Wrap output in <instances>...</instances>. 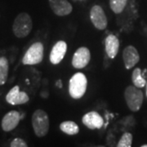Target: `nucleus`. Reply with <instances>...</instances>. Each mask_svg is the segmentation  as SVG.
Here are the masks:
<instances>
[{"label": "nucleus", "mask_w": 147, "mask_h": 147, "mask_svg": "<svg viewBox=\"0 0 147 147\" xmlns=\"http://www.w3.org/2000/svg\"><path fill=\"white\" fill-rule=\"evenodd\" d=\"M33 21L31 16L27 12L19 13L12 24V31L16 38H23L27 37L31 32Z\"/></svg>", "instance_id": "nucleus-1"}, {"label": "nucleus", "mask_w": 147, "mask_h": 147, "mask_svg": "<svg viewBox=\"0 0 147 147\" xmlns=\"http://www.w3.org/2000/svg\"><path fill=\"white\" fill-rule=\"evenodd\" d=\"M88 79L85 74L81 72L74 74L69 79V93L74 99H80L86 92Z\"/></svg>", "instance_id": "nucleus-2"}, {"label": "nucleus", "mask_w": 147, "mask_h": 147, "mask_svg": "<svg viewBox=\"0 0 147 147\" xmlns=\"http://www.w3.org/2000/svg\"><path fill=\"white\" fill-rule=\"evenodd\" d=\"M32 126L38 137H45L49 131V118L44 110H36L32 115Z\"/></svg>", "instance_id": "nucleus-3"}, {"label": "nucleus", "mask_w": 147, "mask_h": 147, "mask_svg": "<svg viewBox=\"0 0 147 147\" xmlns=\"http://www.w3.org/2000/svg\"><path fill=\"white\" fill-rule=\"evenodd\" d=\"M124 98L128 108L136 112L141 109L143 103V92L136 86H128L124 92Z\"/></svg>", "instance_id": "nucleus-4"}, {"label": "nucleus", "mask_w": 147, "mask_h": 147, "mask_svg": "<svg viewBox=\"0 0 147 147\" xmlns=\"http://www.w3.org/2000/svg\"><path fill=\"white\" fill-rule=\"evenodd\" d=\"M44 47L42 42H37L33 43L28 48L22 59V63L26 65H33L39 64L43 59Z\"/></svg>", "instance_id": "nucleus-5"}, {"label": "nucleus", "mask_w": 147, "mask_h": 147, "mask_svg": "<svg viewBox=\"0 0 147 147\" xmlns=\"http://www.w3.org/2000/svg\"><path fill=\"white\" fill-rule=\"evenodd\" d=\"M90 19L92 23L93 24L97 30H105L108 21H107V17L105 16V13L103 8L99 5H94L90 11Z\"/></svg>", "instance_id": "nucleus-6"}, {"label": "nucleus", "mask_w": 147, "mask_h": 147, "mask_svg": "<svg viewBox=\"0 0 147 147\" xmlns=\"http://www.w3.org/2000/svg\"><path fill=\"white\" fill-rule=\"evenodd\" d=\"M6 100L12 105H23L30 100V97L25 92H21L19 86H14L6 96Z\"/></svg>", "instance_id": "nucleus-7"}, {"label": "nucleus", "mask_w": 147, "mask_h": 147, "mask_svg": "<svg viewBox=\"0 0 147 147\" xmlns=\"http://www.w3.org/2000/svg\"><path fill=\"white\" fill-rule=\"evenodd\" d=\"M91 60V53L88 47H81L74 53L72 59V65L76 69H83Z\"/></svg>", "instance_id": "nucleus-8"}, {"label": "nucleus", "mask_w": 147, "mask_h": 147, "mask_svg": "<svg viewBox=\"0 0 147 147\" xmlns=\"http://www.w3.org/2000/svg\"><path fill=\"white\" fill-rule=\"evenodd\" d=\"M21 119V115L18 111L11 110L7 112L2 119V129L7 132L14 130L19 124Z\"/></svg>", "instance_id": "nucleus-9"}, {"label": "nucleus", "mask_w": 147, "mask_h": 147, "mask_svg": "<svg viewBox=\"0 0 147 147\" xmlns=\"http://www.w3.org/2000/svg\"><path fill=\"white\" fill-rule=\"evenodd\" d=\"M48 2L51 9L57 16H67L73 10V7L68 0H48Z\"/></svg>", "instance_id": "nucleus-10"}, {"label": "nucleus", "mask_w": 147, "mask_h": 147, "mask_svg": "<svg viewBox=\"0 0 147 147\" xmlns=\"http://www.w3.org/2000/svg\"><path fill=\"white\" fill-rule=\"evenodd\" d=\"M82 122L88 128L100 129L104 125V119L96 111H90L83 116Z\"/></svg>", "instance_id": "nucleus-11"}, {"label": "nucleus", "mask_w": 147, "mask_h": 147, "mask_svg": "<svg viewBox=\"0 0 147 147\" xmlns=\"http://www.w3.org/2000/svg\"><path fill=\"white\" fill-rule=\"evenodd\" d=\"M123 59L124 65L127 69L134 67L140 61V56L137 48L133 46H127L123 52Z\"/></svg>", "instance_id": "nucleus-12"}, {"label": "nucleus", "mask_w": 147, "mask_h": 147, "mask_svg": "<svg viewBox=\"0 0 147 147\" xmlns=\"http://www.w3.org/2000/svg\"><path fill=\"white\" fill-rule=\"evenodd\" d=\"M67 51V44L65 41H58L52 48V51L50 53V61L53 65H58L63 58Z\"/></svg>", "instance_id": "nucleus-13"}, {"label": "nucleus", "mask_w": 147, "mask_h": 147, "mask_svg": "<svg viewBox=\"0 0 147 147\" xmlns=\"http://www.w3.org/2000/svg\"><path fill=\"white\" fill-rule=\"evenodd\" d=\"M105 52L110 59H114L117 56L119 49V41L114 34H110L105 40Z\"/></svg>", "instance_id": "nucleus-14"}, {"label": "nucleus", "mask_w": 147, "mask_h": 147, "mask_svg": "<svg viewBox=\"0 0 147 147\" xmlns=\"http://www.w3.org/2000/svg\"><path fill=\"white\" fill-rule=\"evenodd\" d=\"M60 129L67 135L74 136L79 133V127L73 121H65L60 124Z\"/></svg>", "instance_id": "nucleus-15"}, {"label": "nucleus", "mask_w": 147, "mask_h": 147, "mask_svg": "<svg viewBox=\"0 0 147 147\" xmlns=\"http://www.w3.org/2000/svg\"><path fill=\"white\" fill-rule=\"evenodd\" d=\"M9 70V63L4 57H0V86L4 85L7 80Z\"/></svg>", "instance_id": "nucleus-16"}, {"label": "nucleus", "mask_w": 147, "mask_h": 147, "mask_svg": "<svg viewBox=\"0 0 147 147\" xmlns=\"http://www.w3.org/2000/svg\"><path fill=\"white\" fill-rule=\"evenodd\" d=\"M131 80L133 84L138 88H142L146 84V79L142 76V69L140 68H136L133 70L131 75Z\"/></svg>", "instance_id": "nucleus-17"}, {"label": "nucleus", "mask_w": 147, "mask_h": 147, "mask_svg": "<svg viewBox=\"0 0 147 147\" xmlns=\"http://www.w3.org/2000/svg\"><path fill=\"white\" fill-rule=\"evenodd\" d=\"M127 0H110V7L111 10L116 14H119L124 10Z\"/></svg>", "instance_id": "nucleus-18"}, {"label": "nucleus", "mask_w": 147, "mask_h": 147, "mask_svg": "<svg viewBox=\"0 0 147 147\" xmlns=\"http://www.w3.org/2000/svg\"><path fill=\"white\" fill-rule=\"evenodd\" d=\"M132 143V135L130 132H125L121 137L119 141L117 146L118 147H131Z\"/></svg>", "instance_id": "nucleus-19"}, {"label": "nucleus", "mask_w": 147, "mask_h": 147, "mask_svg": "<svg viewBox=\"0 0 147 147\" xmlns=\"http://www.w3.org/2000/svg\"><path fill=\"white\" fill-rule=\"evenodd\" d=\"M11 147H27L28 145L26 142V141H24L23 139H21L20 137H16L15 138L12 142H11L10 144Z\"/></svg>", "instance_id": "nucleus-20"}, {"label": "nucleus", "mask_w": 147, "mask_h": 147, "mask_svg": "<svg viewBox=\"0 0 147 147\" xmlns=\"http://www.w3.org/2000/svg\"><path fill=\"white\" fill-rule=\"evenodd\" d=\"M142 147H147V145H143V146H142Z\"/></svg>", "instance_id": "nucleus-21"}, {"label": "nucleus", "mask_w": 147, "mask_h": 147, "mask_svg": "<svg viewBox=\"0 0 147 147\" xmlns=\"http://www.w3.org/2000/svg\"><path fill=\"white\" fill-rule=\"evenodd\" d=\"M146 95H147V91H146Z\"/></svg>", "instance_id": "nucleus-22"}]
</instances>
